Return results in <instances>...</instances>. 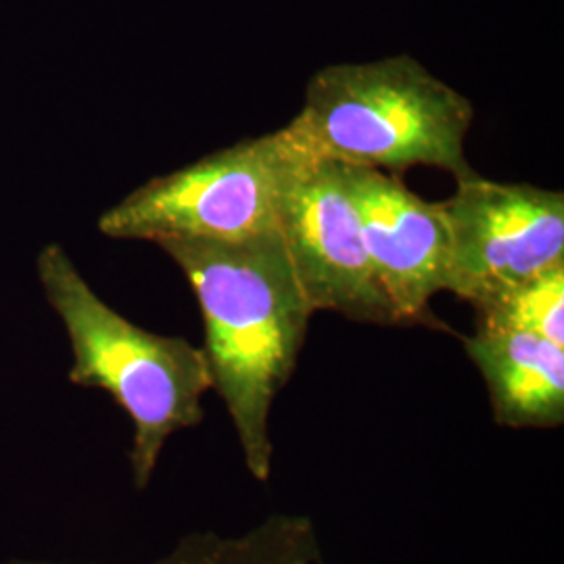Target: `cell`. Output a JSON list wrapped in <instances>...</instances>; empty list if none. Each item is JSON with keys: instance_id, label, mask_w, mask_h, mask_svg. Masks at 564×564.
<instances>
[{"instance_id": "obj_4", "label": "cell", "mask_w": 564, "mask_h": 564, "mask_svg": "<svg viewBox=\"0 0 564 564\" xmlns=\"http://www.w3.org/2000/svg\"><path fill=\"white\" fill-rule=\"evenodd\" d=\"M303 147L286 128L235 142L158 176L107 209L111 239L241 241L276 230L282 188Z\"/></svg>"}, {"instance_id": "obj_1", "label": "cell", "mask_w": 564, "mask_h": 564, "mask_svg": "<svg viewBox=\"0 0 564 564\" xmlns=\"http://www.w3.org/2000/svg\"><path fill=\"white\" fill-rule=\"evenodd\" d=\"M202 310L203 354L258 481L272 473L270 414L291 381L307 337L312 303L279 230L241 241H163Z\"/></svg>"}, {"instance_id": "obj_6", "label": "cell", "mask_w": 564, "mask_h": 564, "mask_svg": "<svg viewBox=\"0 0 564 564\" xmlns=\"http://www.w3.org/2000/svg\"><path fill=\"white\" fill-rule=\"evenodd\" d=\"M449 226L447 289L475 303L564 260V195L477 172L442 202Z\"/></svg>"}, {"instance_id": "obj_3", "label": "cell", "mask_w": 564, "mask_h": 564, "mask_svg": "<svg viewBox=\"0 0 564 564\" xmlns=\"http://www.w3.org/2000/svg\"><path fill=\"white\" fill-rule=\"evenodd\" d=\"M39 276L72 343L69 381L107 391L134 424L130 466L147 487L165 442L203 421L212 375L202 347L130 323L102 302L59 245L39 256Z\"/></svg>"}, {"instance_id": "obj_8", "label": "cell", "mask_w": 564, "mask_h": 564, "mask_svg": "<svg viewBox=\"0 0 564 564\" xmlns=\"http://www.w3.org/2000/svg\"><path fill=\"white\" fill-rule=\"evenodd\" d=\"M484 377L496 421L510 429H556L564 421V347L517 330L475 328L464 341Z\"/></svg>"}, {"instance_id": "obj_10", "label": "cell", "mask_w": 564, "mask_h": 564, "mask_svg": "<svg viewBox=\"0 0 564 564\" xmlns=\"http://www.w3.org/2000/svg\"><path fill=\"white\" fill-rule=\"evenodd\" d=\"M13 564H48V563H13Z\"/></svg>"}, {"instance_id": "obj_9", "label": "cell", "mask_w": 564, "mask_h": 564, "mask_svg": "<svg viewBox=\"0 0 564 564\" xmlns=\"http://www.w3.org/2000/svg\"><path fill=\"white\" fill-rule=\"evenodd\" d=\"M470 305L475 328L531 333L564 347V260Z\"/></svg>"}, {"instance_id": "obj_7", "label": "cell", "mask_w": 564, "mask_h": 564, "mask_svg": "<svg viewBox=\"0 0 564 564\" xmlns=\"http://www.w3.org/2000/svg\"><path fill=\"white\" fill-rule=\"evenodd\" d=\"M341 165L377 281L400 323H426L447 289L449 226L442 203L424 202L398 174Z\"/></svg>"}, {"instance_id": "obj_2", "label": "cell", "mask_w": 564, "mask_h": 564, "mask_svg": "<svg viewBox=\"0 0 564 564\" xmlns=\"http://www.w3.org/2000/svg\"><path fill=\"white\" fill-rule=\"evenodd\" d=\"M473 102L412 57L324 67L284 128L321 160L402 174L437 167L456 181L475 170L464 142Z\"/></svg>"}, {"instance_id": "obj_5", "label": "cell", "mask_w": 564, "mask_h": 564, "mask_svg": "<svg viewBox=\"0 0 564 564\" xmlns=\"http://www.w3.org/2000/svg\"><path fill=\"white\" fill-rule=\"evenodd\" d=\"M276 230L314 312L402 324L377 281L339 163L303 149L282 188Z\"/></svg>"}]
</instances>
